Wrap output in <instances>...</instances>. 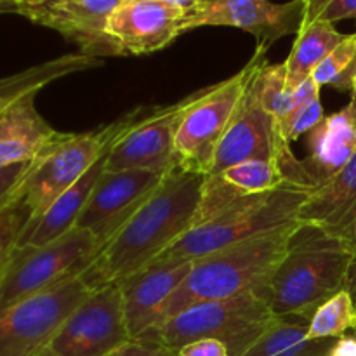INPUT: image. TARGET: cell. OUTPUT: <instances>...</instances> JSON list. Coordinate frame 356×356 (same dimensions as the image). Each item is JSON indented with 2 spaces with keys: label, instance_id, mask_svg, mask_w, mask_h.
Returning <instances> with one entry per match:
<instances>
[{
  "label": "cell",
  "instance_id": "cell-31",
  "mask_svg": "<svg viewBox=\"0 0 356 356\" xmlns=\"http://www.w3.org/2000/svg\"><path fill=\"white\" fill-rule=\"evenodd\" d=\"M179 356H229V350L225 343L218 339H198L188 343L177 350Z\"/></svg>",
  "mask_w": 356,
  "mask_h": 356
},
{
  "label": "cell",
  "instance_id": "cell-1",
  "mask_svg": "<svg viewBox=\"0 0 356 356\" xmlns=\"http://www.w3.org/2000/svg\"><path fill=\"white\" fill-rule=\"evenodd\" d=\"M205 176L172 167L155 193L101 247L80 275L90 291L117 285L152 264L190 232L200 209Z\"/></svg>",
  "mask_w": 356,
  "mask_h": 356
},
{
  "label": "cell",
  "instance_id": "cell-29",
  "mask_svg": "<svg viewBox=\"0 0 356 356\" xmlns=\"http://www.w3.org/2000/svg\"><path fill=\"white\" fill-rule=\"evenodd\" d=\"M30 163L31 162H23L0 167V209L10 204L14 198H17L16 191L19 188Z\"/></svg>",
  "mask_w": 356,
  "mask_h": 356
},
{
  "label": "cell",
  "instance_id": "cell-5",
  "mask_svg": "<svg viewBox=\"0 0 356 356\" xmlns=\"http://www.w3.org/2000/svg\"><path fill=\"white\" fill-rule=\"evenodd\" d=\"M277 320L266 292L252 291L183 309L138 341L177 351L193 341L218 339L228 346L229 356H240Z\"/></svg>",
  "mask_w": 356,
  "mask_h": 356
},
{
  "label": "cell",
  "instance_id": "cell-30",
  "mask_svg": "<svg viewBox=\"0 0 356 356\" xmlns=\"http://www.w3.org/2000/svg\"><path fill=\"white\" fill-rule=\"evenodd\" d=\"M110 356H179L176 350L162 346L156 343H146V341L129 339L122 344L118 350H115Z\"/></svg>",
  "mask_w": 356,
  "mask_h": 356
},
{
  "label": "cell",
  "instance_id": "cell-26",
  "mask_svg": "<svg viewBox=\"0 0 356 356\" xmlns=\"http://www.w3.org/2000/svg\"><path fill=\"white\" fill-rule=\"evenodd\" d=\"M320 87L329 86L343 92H356V33L348 35L313 72Z\"/></svg>",
  "mask_w": 356,
  "mask_h": 356
},
{
  "label": "cell",
  "instance_id": "cell-11",
  "mask_svg": "<svg viewBox=\"0 0 356 356\" xmlns=\"http://www.w3.org/2000/svg\"><path fill=\"white\" fill-rule=\"evenodd\" d=\"M44 86L33 70L0 80V167L31 162L59 134L35 108Z\"/></svg>",
  "mask_w": 356,
  "mask_h": 356
},
{
  "label": "cell",
  "instance_id": "cell-8",
  "mask_svg": "<svg viewBox=\"0 0 356 356\" xmlns=\"http://www.w3.org/2000/svg\"><path fill=\"white\" fill-rule=\"evenodd\" d=\"M99 250L96 236L82 228L40 247H16L0 273V308L80 277Z\"/></svg>",
  "mask_w": 356,
  "mask_h": 356
},
{
  "label": "cell",
  "instance_id": "cell-35",
  "mask_svg": "<svg viewBox=\"0 0 356 356\" xmlns=\"http://www.w3.org/2000/svg\"><path fill=\"white\" fill-rule=\"evenodd\" d=\"M162 2H169V3H174V6H179L183 7L184 10H191L193 7H197L198 3H200V0H162Z\"/></svg>",
  "mask_w": 356,
  "mask_h": 356
},
{
  "label": "cell",
  "instance_id": "cell-13",
  "mask_svg": "<svg viewBox=\"0 0 356 356\" xmlns=\"http://www.w3.org/2000/svg\"><path fill=\"white\" fill-rule=\"evenodd\" d=\"M163 177L153 170H104L75 228L92 233L103 247L155 193Z\"/></svg>",
  "mask_w": 356,
  "mask_h": 356
},
{
  "label": "cell",
  "instance_id": "cell-2",
  "mask_svg": "<svg viewBox=\"0 0 356 356\" xmlns=\"http://www.w3.org/2000/svg\"><path fill=\"white\" fill-rule=\"evenodd\" d=\"M355 257V242L298 222L268 285L273 315L309 322L318 306L346 289Z\"/></svg>",
  "mask_w": 356,
  "mask_h": 356
},
{
  "label": "cell",
  "instance_id": "cell-9",
  "mask_svg": "<svg viewBox=\"0 0 356 356\" xmlns=\"http://www.w3.org/2000/svg\"><path fill=\"white\" fill-rule=\"evenodd\" d=\"M80 277L0 308V356H35L90 294Z\"/></svg>",
  "mask_w": 356,
  "mask_h": 356
},
{
  "label": "cell",
  "instance_id": "cell-34",
  "mask_svg": "<svg viewBox=\"0 0 356 356\" xmlns=\"http://www.w3.org/2000/svg\"><path fill=\"white\" fill-rule=\"evenodd\" d=\"M346 291L350 292L351 298H353L355 305H356V257L350 268V273H348V282H346Z\"/></svg>",
  "mask_w": 356,
  "mask_h": 356
},
{
  "label": "cell",
  "instance_id": "cell-16",
  "mask_svg": "<svg viewBox=\"0 0 356 356\" xmlns=\"http://www.w3.org/2000/svg\"><path fill=\"white\" fill-rule=\"evenodd\" d=\"M186 10L162 0H124L106 24L120 56L162 51L184 33Z\"/></svg>",
  "mask_w": 356,
  "mask_h": 356
},
{
  "label": "cell",
  "instance_id": "cell-28",
  "mask_svg": "<svg viewBox=\"0 0 356 356\" xmlns=\"http://www.w3.org/2000/svg\"><path fill=\"white\" fill-rule=\"evenodd\" d=\"M323 118H325V113H323L322 101H320L318 96L315 99L308 101V103L298 104V106L292 108L287 120L282 124V132H284L285 139L289 143L296 141L302 134H308L309 131H313Z\"/></svg>",
  "mask_w": 356,
  "mask_h": 356
},
{
  "label": "cell",
  "instance_id": "cell-4",
  "mask_svg": "<svg viewBox=\"0 0 356 356\" xmlns=\"http://www.w3.org/2000/svg\"><path fill=\"white\" fill-rule=\"evenodd\" d=\"M309 193L306 188L285 183L266 193L242 198L193 226L155 261H197L226 247L292 228Z\"/></svg>",
  "mask_w": 356,
  "mask_h": 356
},
{
  "label": "cell",
  "instance_id": "cell-33",
  "mask_svg": "<svg viewBox=\"0 0 356 356\" xmlns=\"http://www.w3.org/2000/svg\"><path fill=\"white\" fill-rule=\"evenodd\" d=\"M330 356H356V334L350 332L339 337L330 351Z\"/></svg>",
  "mask_w": 356,
  "mask_h": 356
},
{
  "label": "cell",
  "instance_id": "cell-19",
  "mask_svg": "<svg viewBox=\"0 0 356 356\" xmlns=\"http://www.w3.org/2000/svg\"><path fill=\"white\" fill-rule=\"evenodd\" d=\"M282 184H285L284 176L271 160H247L218 174L205 176L195 226L209 221L242 198L266 193Z\"/></svg>",
  "mask_w": 356,
  "mask_h": 356
},
{
  "label": "cell",
  "instance_id": "cell-37",
  "mask_svg": "<svg viewBox=\"0 0 356 356\" xmlns=\"http://www.w3.org/2000/svg\"><path fill=\"white\" fill-rule=\"evenodd\" d=\"M14 3H16L17 6V9H19V13L17 14H21L23 13L24 9H26V7H30V6H35V3L37 2H40V0H13Z\"/></svg>",
  "mask_w": 356,
  "mask_h": 356
},
{
  "label": "cell",
  "instance_id": "cell-12",
  "mask_svg": "<svg viewBox=\"0 0 356 356\" xmlns=\"http://www.w3.org/2000/svg\"><path fill=\"white\" fill-rule=\"evenodd\" d=\"M306 0L277 3L271 0H200L188 10L184 31L200 26H233L256 37L257 49L268 51L271 44L305 24Z\"/></svg>",
  "mask_w": 356,
  "mask_h": 356
},
{
  "label": "cell",
  "instance_id": "cell-22",
  "mask_svg": "<svg viewBox=\"0 0 356 356\" xmlns=\"http://www.w3.org/2000/svg\"><path fill=\"white\" fill-rule=\"evenodd\" d=\"M348 35L336 30L332 23L316 19L305 24L298 33L291 54L285 59L289 86L292 89L301 86L306 79L313 75L320 63L341 44Z\"/></svg>",
  "mask_w": 356,
  "mask_h": 356
},
{
  "label": "cell",
  "instance_id": "cell-21",
  "mask_svg": "<svg viewBox=\"0 0 356 356\" xmlns=\"http://www.w3.org/2000/svg\"><path fill=\"white\" fill-rule=\"evenodd\" d=\"M111 145L101 153V156L92 163V167L72 188H68L61 197H58L52 202L51 207L44 214H40L38 218L31 219L28 222L17 247L45 245V243H51L54 240L61 238L70 229L75 228L90 193L96 188L97 179L104 172V165H106V159Z\"/></svg>",
  "mask_w": 356,
  "mask_h": 356
},
{
  "label": "cell",
  "instance_id": "cell-38",
  "mask_svg": "<svg viewBox=\"0 0 356 356\" xmlns=\"http://www.w3.org/2000/svg\"><path fill=\"white\" fill-rule=\"evenodd\" d=\"M3 101H6V99H3V97L0 96V106H2V104H3Z\"/></svg>",
  "mask_w": 356,
  "mask_h": 356
},
{
  "label": "cell",
  "instance_id": "cell-32",
  "mask_svg": "<svg viewBox=\"0 0 356 356\" xmlns=\"http://www.w3.org/2000/svg\"><path fill=\"white\" fill-rule=\"evenodd\" d=\"M316 19L332 24L343 19H356V0H330Z\"/></svg>",
  "mask_w": 356,
  "mask_h": 356
},
{
  "label": "cell",
  "instance_id": "cell-39",
  "mask_svg": "<svg viewBox=\"0 0 356 356\" xmlns=\"http://www.w3.org/2000/svg\"><path fill=\"white\" fill-rule=\"evenodd\" d=\"M353 332H355V334H356V330H353Z\"/></svg>",
  "mask_w": 356,
  "mask_h": 356
},
{
  "label": "cell",
  "instance_id": "cell-20",
  "mask_svg": "<svg viewBox=\"0 0 356 356\" xmlns=\"http://www.w3.org/2000/svg\"><path fill=\"white\" fill-rule=\"evenodd\" d=\"M298 222L356 243V153L341 172L309 193L299 209Z\"/></svg>",
  "mask_w": 356,
  "mask_h": 356
},
{
  "label": "cell",
  "instance_id": "cell-27",
  "mask_svg": "<svg viewBox=\"0 0 356 356\" xmlns=\"http://www.w3.org/2000/svg\"><path fill=\"white\" fill-rule=\"evenodd\" d=\"M31 212L19 197L0 209V273L16 250L24 228L30 222Z\"/></svg>",
  "mask_w": 356,
  "mask_h": 356
},
{
  "label": "cell",
  "instance_id": "cell-17",
  "mask_svg": "<svg viewBox=\"0 0 356 356\" xmlns=\"http://www.w3.org/2000/svg\"><path fill=\"white\" fill-rule=\"evenodd\" d=\"M193 261H153L118 282L131 339H141L162 322L163 308L191 271Z\"/></svg>",
  "mask_w": 356,
  "mask_h": 356
},
{
  "label": "cell",
  "instance_id": "cell-10",
  "mask_svg": "<svg viewBox=\"0 0 356 356\" xmlns=\"http://www.w3.org/2000/svg\"><path fill=\"white\" fill-rule=\"evenodd\" d=\"M131 339L117 285L90 292L35 356H110Z\"/></svg>",
  "mask_w": 356,
  "mask_h": 356
},
{
  "label": "cell",
  "instance_id": "cell-14",
  "mask_svg": "<svg viewBox=\"0 0 356 356\" xmlns=\"http://www.w3.org/2000/svg\"><path fill=\"white\" fill-rule=\"evenodd\" d=\"M179 103L149 108L111 145L104 170H153L167 174L176 167L174 134Z\"/></svg>",
  "mask_w": 356,
  "mask_h": 356
},
{
  "label": "cell",
  "instance_id": "cell-7",
  "mask_svg": "<svg viewBox=\"0 0 356 356\" xmlns=\"http://www.w3.org/2000/svg\"><path fill=\"white\" fill-rule=\"evenodd\" d=\"M250 75V63L216 86L179 101L174 149L176 167L207 176Z\"/></svg>",
  "mask_w": 356,
  "mask_h": 356
},
{
  "label": "cell",
  "instance_id": "cell-3",
  "mask_svg": "<svg viewBox=\"0 0 356 356\" xmlns=\"http://www.w3.org/2000/svg\"><path fill=\"white\" fill-rule=\"evenodd\" d=\"M292 229L294 226L226 247L193 261L188 277L167 301L160 323L200 302L252 291L268 292L270 278L285 254Z\"/></svg>",
  "mask_w": 356,
  "mask_h": 356
},
{
  "label": "cell",
  "instance_id": "cell-24",
  "mask_svg": "<svg viewBox=\"0 0 356 356\" xmlns=\"http://www.w3.org/2000/svg\"><path fill=\"white\" fill-rule=\"evenodd\" d=\"M256 68H254L252 83L261 104L280 122L287 120L294 106V89L289 86L285 63L271 65L266 59V51L256 49Z\"/></svg>",
  "mask_w": 356,
  "mask_h": 356
},
{
  "label": "cell",
  "instance_id": "cell-6",
  "mask_svg": "<svg viewBox=\"0 0 356 356\" xmlns=\"http://www.w3.org/2000/svg\"><path fill=\"white\" fill-rule=\"evenodd\" d=\"M146 108H136L120 120L89 132H59L35 160H31L16 197L24 202L31 219L44 214L52 202L72 188L101 156V153L131 127ZM30 219V221H31Z\"/></svg>",
  "mask_w": 356,
  "mask_h": 356
},
{
  "label": "cell",
  "instance_id": "cell-23",
  "mask_svg": "<svg viewBox=\"0 0 356 356\" xmlns=\"http://www.w3.org/2000/svg\"><path fill=\"white\" fill-rule=\"evenodd\" d=\"M309 322L278 318L240 356H330L337 339H308Z\"/></svg>",
  "mask_w": 356,
  "mask_h": 356
},
{
  "label": "cell",
  "instance_id": "cell-25",
  "mask_svg": "<svg viewBox=\"0 0 356 356\" xmlns=\"http://www.w3.org/2000/svg\"><path fill=\"white\" fill-rule=\"evenodd\" d=\"M356 330V305L350 292H337L318 306L308 325V339H339Z\"/></svg>",
  "mask_w": 356,
  "mask_h": 356
},
{
  "label": "cell",
  "instance_id": "cell-18",
  "mask_svg": "<svg viewBox=\"0 0 356 356\" xmlns=\"http://www.w3.org/2000/svg\"><path fill=\"white\" fill-rule=\"evenodd\" d=\"M309 155L301 160L306 183L312 191L348 165L356 153V92L350 104L329 115L308 132Z\"/></svg>",
  "mask_w": 356,
  "mask_h": 356
},
{
  "label": "cell",
  "instance_id": "cell-15",
  "mask_svg": "<svg viewBox=\"0 0 356 356\" xmlns=\"http://www.w3.org/2000/svg\"><path fill=\"white\" fill-rule=\"evenodd\" d=\"M122 2L124 0H40L26 7L19 16L56 30L66 40L79 45L86 56H120L108 37L106 24Z\"/></svg>",
  "mask_w": 356,
  "mask_h": 356
},
{
  "label": "cell",
  "instance_id": "cell-36",
  "mask_svg": "<svg viewBox=\"0 0 356 356\" xmlns=\"http://www.w3.org/2000/svg\"><path fill=\"white\" fill-rule=\"evenodd\" d=\"M19 9H17L16 3L13 0H0V14H17Z\"/></svg>",
  "mask_w": 356,
  "mask_h": 356
}]
</instances>
